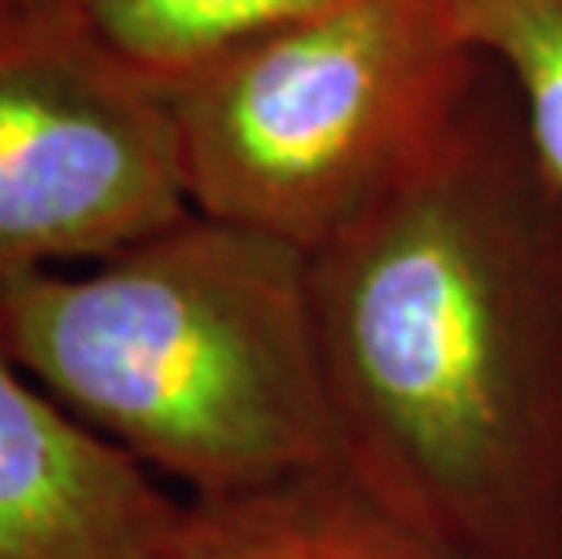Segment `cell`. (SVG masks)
Masks as SVG:
<instances>
[{
	"label": "cell",
	"instance_id": "cell-8",
	"mask_svg": "<svg viewBox=\"0 0 562 559\" xmlns=\"http://www.w3.org/2000/svg\"><path fill=\"white\" fill-rule=\"evenodd\" d=\"M461 37L508 77L533 157L562 189V0H447Z\"/></svg>",
	"mask_w": 562,
	"mask_h": 559
},
{
	"label": "cell",
	"instance_id": "cell-2",
	"mask_svg": "<svg viewBox=\"0 0 562 559\" xmlns=\"http://www.w3.org/2000/svg\"><path fill=\"white\" fill-rule=\"evenodd\" d=\"M0 324L47 396L186 502L341 469L308 255L269 233L189 211L83 277L11 283Z\"/></svg>",
	"mask_w": 562,
	"mask_h": 559
},
{
	"label": "cell",
	"instance_id": "cell-3",
	"mask_svg": "<svg viewBox=\"0 0 562 559\" xmlns=\"http://www.w3.org/2000/svg\"><path fill=\"white\" fill-rule=\"evenodd\" d=\"M483 74L447 0H334L167 91L189 208L313 255L447 135Z\"/></svg>",
	"mask_w": 562,
	"mask_h": 559
},
{
	"label": "cell",
	"instance_id": "cell-7",
	"mask_svg": "<svg viewBox=\"0 0 562 559\" xmlns=\"http://www.w3.org/2000/svg\"><path fill=\"white\" fill-rule=\"evenodd\" d=\"M334 0H69L105 52L160 91Z\"/></svg>",
	"mask_w": 562,
	"mask_h": 559
},
{
	"label": "cell",
	"instance_id": "cell-5",
	"mask_svg": "<svg viewBox=\"0 0 562 559\" xmlns=\"http://www.w3.org/2000/svg\"><path fill=\"white\" fill-rule=\"evenodd\" d=\"M186 497L33 382L0 324V559H171Z\"/></svg>",
	"mask_w": 562,
	"mask_h": 559
},
{
	"label": "cell",
	"instance_id": "cell-1",
	"mask_svg": "<svg viewBox=\"0 0 562 559\" xmlns=\"http://www.w3.org/2000/svg\"><path fill=\"white\" fill-rule=\"evenodd\" d=\"M490 88L308 255L313 313L352 483L469 559H562V189Z\"/></svg>",
	"mask_w": 562,
	"mask_h": 559
},
{
	"label": "cell",
	"instance_id": "cell-6",
	"mask_svg": "<svg viewBox=\"0 0 562 559\" xmlns=\"http://www.w3.org/2000/svg\"><path fill=\"white\" fill-rule=\"evenodd\" d=\"M171 559H469L378 505L341 469L186 502Z\"/></svg>",
	"mask_w": 562,
	"mask_h": 559
},
{
	"label": "cell",
	"instance_id": "cell-4",
	"mask_svg": "<svg viewBox=\"0 0 562 559\" xmlns=\"http://www.w3.org/2000/svg\"><path fill=\"white\" fill-rule=\"evenodd\" d=\"M189 211L171 94L105 52L69 0H0V294Z\"/></svg>",
	"mask_w": 562,
	"mask_h": 559
}]
</instances>
